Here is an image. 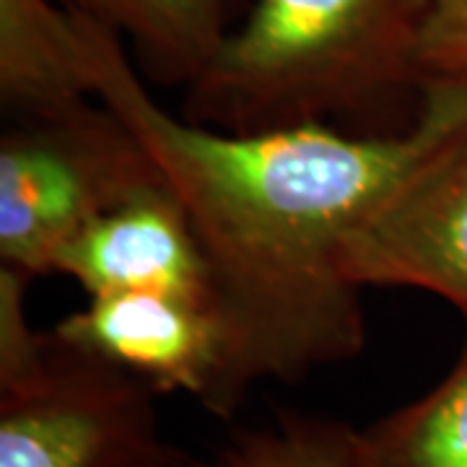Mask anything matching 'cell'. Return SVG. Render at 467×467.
Instances as JSON below:
<instances>
[{
    "label": "cell",
    "mask_w": 467,
    "mask_h": 467,
    "mask_svg": "<svg viewBox=\"0 0 467 467\" xmlns=\"http://www.w3.org/2000/svg\"><path fill=\"white\" fill-rule=\"evenodd\" d=\"M84 18L97 99L122 117L182 201L252 384L299 382L367 346L350 234L467 119V86L429 84L410 128L333 125L226 133L171 115L135 73L122 34Z\"/></svg>",
    "instance_id": "obj_1"
},
{
    "label": "cell",
    "mask_w": 467,
    "mask_h": 467,
    "mask_svg": "<svg viewBox=\"0 0 467 467\" xmlns=\"http://www.w3.org/2000/svg\"><path fill=\"white\" fill-rule=\"evenodd\" d=\"M423 18L426 0H254L187 84L184 117L263 133L420 101Z\"/></svg>",
    "instance_id": "obj_2"
},
{
    "label": "cell",
    "mask_w": 467,
    "mask_h": 467,
    "mask_svg": "<svg viewBox=\"0 0 467 467\" xmlns=\"http://www.w3.org/2000/svg\"><path fill=\"white\" fill-rule=\"evenodd\" d=\"M159 177L140 138L99 99L11 122L0 138V265L52 273L70 239Z\"/></svg>",
    "instance_id": "obj_3"
},
{
    "label": "cell",
    "mask_w": 467,
    "mask_h": 467,
    "mask_svg": "<svg viewBox=\"0 0 467 467\" xmlns=\"http://www.w3.org/2000/svg\"><path fill=\"white\" fill-rule=\"evenodd\" d=\"M153 392L47 333L29 367L0 374V467H161Z\"/></svg>",
    "instance_id": "obj_4"
},
{
    "label": "cell",
    "mask_w": 467,
    "mask_h": 467,
    "mask_svg": "<svg viewBox=\"0 0 467 467\" xmlns=\"http://www.w3.org/2000/svg\"><path fill=\"white\" fill-rule=\"evenodd\" d=\"M52 335L130 374L153 395L182 392L216 416H232L252 387L223 312L198 296L169 291L88 296L84 309L60 319Z\"/></svg>",
    "instance_id": "obj_5"
},
{
    "label": "cell",
    "mask_w": 467,
    "mask_h": 467,
    "mask_svg": "<svg viewBox=\"0 0 467 467\" xmlns=\"http://www.w3.org/2000/svg\"><path fill=\"white\" fill-rule=\"evenodd\" d=\"M343 265L361 288L429 291L467 319V119L350 234Z\"/></svg>",
    "instance_id": "obj_6"
},
{
    "label": "cell",
    "mask_w": 467,
    "mask_h": 467,
    "mask_svg": "<svg viewBox=\"0 0 467 467\" xmlns=\"http://www.w3.org/2000/svg\"><path fill=\"white\" fill-rule=\"evenodd\" d=\"M52 273L70 275L88 296L169 291L218 304L201 242L164 174L94 218L63 247Z\"/></svg>",
    "instance_id": "obj_7"
},
{
    "label": "cell",
    "mask_w": 467,
    "mask_h": 467,
    "mask_svg": "<svg viewBox=\"0 0 467 467\" xmlns=\"http://www.w3.org/2000/svg\"><path fill=\"white\" fill-rule=\"evenodd\" d=\"M97 99L81 11L60 0H0V101L11 122Z\"/></svg>",
    "instance_id": "obj_8"
},
{
    "label": "cell",
    "mask_w": 467,
    "mask_h": 467,
    "mask_svg": "<svg viewBox=\"0 0 467 467\" xmlns=\"http://www.w3.org/2000/svg\"><path fill=\"white\" fill-rule=\"evenodd\" d=\"M232 0H99V18L130 34L161 81L192 84L229 29Z\"/></svg>",
    "instance_id": "obj_9"
},
{
    "label": "cell",
    "mask_w": 467,
    "mask_h": 467,
    "mask_svg": "<svg viewBox=\"0 0 467 467\" xmlns=\"http://www.w3.org/2000/svg\"><path fill=\"white\" fill-rule=\"evenodd\" d=\"M374 467H467V337L431 392L364 429Z\"/></svg>",
    "instance_id": "obj_10"
},
{
    "label": "cell",
    "mask_w": 467,
    "mask_h": 467,
    "mask_svg": "<svg viewBox=\"0 0 467 467\" xmlns=\"http://www.w3.org/2000/svg\"><path fill=\"white\" fill-rule=\"evenodd\" d=\"M161 467H374L367 434L346 420L284 413L263 429L242 431L213 460L177 451Z\"/></svg>",
    "instance_id": "obj_11"
},
{
    "label": "cell",
    "mask_w": 467,
    "mask_h": 467,
    "mask_svg": "<svg viewBox=\"0 0 467 467\" xmlns=\"http://www.w3.org/2000/svg\"><path fill=\"white\" fill-rule=\"evenodd\" d=\"M418 66L423 88L467 86V0H426Z\"/></svg>",
    "instance_id": "obj_12"
},
{
    "label": "cell",
    "mask_w": 467,
    "mask_h": 467,
    "mask_svg": "<svg viewBox=\"0 0 467 467\" xmlns=\"http://www.w3.org/2000/svg\"><path fill=\"white\" fill-rule=\"evenodd\" d=\"M60 3H66L67 8H76V11H86V14L99 16V0H60Z\"/></svg>",
    "instance_id": "obj_13"
}]
</instances>
